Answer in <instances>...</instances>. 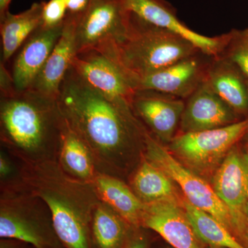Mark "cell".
<instances>
[{"mask_svg":"<svg viewBox=\"0 0 248 248\" xmlns=\"http://www.w3.org/2000/svg\"><path fill=\"white\" fill-rule=\"evenodd\" d=\"M58 101L70 126L89 147L98 172L122 179L130 176L143 159L147 134L131 105L107 99L71 67Z\"/></svg>","mask_w":248,"mask_h":248,"instance_id":"6da1fadb","label":"cell"},{"mask_svg":"<svg viewBox=\"0 0 248 248\" xmlns=\"http://www.w3.org/2000/svg\"><path fill=\"white\" fill-rule=\"evenodd\" d=\"M65 122L58 99L31 89L0 94L1 148L22 164L56 162Z\"/></svg>","mask_w":248,"mask_h":248,"instance_id":"7a4b0ae2","label":"cell"},{"mask_svg":"<svg viewBox=\"0 0 248 248\" xmlns=\"http://www.w3.org/2000/svg\"><path fill=\"white\" fill-rule=\"evenodd\" d=\"M22 174L28 190L48 205L63 248H93L91 223L100 200L93 184L69 177L55 161L23 164Z\"/></svg>","mask_w":248,"mask_h":248,"instance_id":"3957f363","label":"cell"},{"mask_svg":"<svg viewBox=\"0 0 248 248\" xmlns=\"http://www.w3.org/2000/svg\"><path fill=\"white\" fill-rule=\"evenodd\" d=\"M128 14V29L122 38L106 41L93 49L120 67L135 89L140 78L200 53L182 36Z\"/></svg>","mask_w":248,"mask_h":248,"instance_id":"277c9868","label":"cell"},{"mask_svg":"<svg viewBox=\"0 0 248 248\" xmlns=\"http://www.w3.org/2000/svg\"><path fill=\"white\" fill-rule=\"evenodd\" d=\"M20 240L35 248H63L48 205L25 185L0 190V239Z\"/></svg>","mask_w":248,"mask_h":248,"instance_id":"5b68a950","label":"cell"},{"mask_svg":"<svg viewBox=\"0 0 248 248\" xmlns=\"http://www.w3.org/2000/svg\"><path fill=\"white\" fill-rule=\"evenodd\" d=\"M248 118L222 128L180 133L168 149L198 175L215 172L232 148L247 135Z\"/></svg>","mask_w":248,"mask_h":248,"instance_id":"8992f818","label":"cell"},{"mask_svg":"<svg viewBox=\"0 0 248 248\" xmlns=\"http://www.w3.org/2000/svg\"><path fill=\"white\" fill-rule=\"evenodd\" d=\"M143 157L166 172L195 208L216 218L236 236L234 221L213 186L174 157L168 148L147 132Z\"/></svg>","mask_w":248,"mask_h":248,"instance_id":"52a82bcc","label":"cell"},{"mask_svg":"<svg viewBox=\"0 0 248 248\" xmlns=\"http://www.w3.org/2000/svg\"><path fill=\"white\" fill-rule=\"evenodd\" d=\"M214 190L231 213L236 239L246 241V214L248 208V151L237 144L214 173Z\"/></svg>","mask_w":248,"mask_h":248,"instance_id":"ba28073f","label":"cell"},{"mask_svg":"<svg viewBox=\"0 0 248 248\" xmlns=\"http://www.w3.org/2000/svg\"><path fill=\"white\" fill-rule=\"evenodd\" d=\"M128 17L120 0H91L86 11L76 16L77 53L122 38L128 29Z\"/></svg>","mask_w":248,"mask_h":248,"instance_id":"9c48e42d","label":"cell"},{"mask_svg":"<svg viewBox=\"0 0 248 248\" xmlns=\"http://www.w3.org/2000/svg\"><path fill=\"white\" fill-rule=\"evenodd\" d=\"M71 67L85 83L107 99L131 105L136 91L131 80L100 52L89 49L77 53Z\"/></svg>","mask_w":248,"mask_h":248,"instance_id":"30bf717a","label":"cell"},{"mask_svg":"<svg viewBox=\"0 0 248 248\" xmlns=\"http://www.w3.org/2000/svg\"><path fill=\"white\" fill-rule=\"evenodd\" d=\"M185 103L184 99L166 93L137 90L131 107L147 132L163 144H169L180 128Z\"/></svg>","mask_w":248,"mask_h":248,"instance_id":"8fae6325","label":"cell"},{"mask_svg":"<svg viewBox=\"0 0 248 248\" xmlns=\"http://www.w3.org/2000/svg\"><path fill=\"white\" fill-rule=\"evenodd\" d=\"M120 1L125 11L135 15L145 22L182 36L208 56H219L226 46L228 34L210 37L191 30L178 19L175 10L166 0Z\"/></svg>","mask_w":248,"mask_h":248,"instance_id":"7c38bea8","label":"cell"},{"mask_svg":"<svg viewBox=\"0 0 248 248\" xmlns=\"http://www.w3.org/2000/svg\"><path fill=\"white\" fill-rule=\"evenodd\" d=\"M212 58L200 52L140 78L135 89L158 91L186 100L203 84Z\"/></svg>","mask_w":248,"mask_h":248,"instance_id":"4fadbf2b","label":"cell"},{"mask_svg":"<svg viewBox=\"0 0 248 248\" xmlns=\"http://www.w3.org/2000/svg\"><path fill=\"white\" fill-rule=\"evenodd\" d=\"M182 202L163 200L144 203L140 226L157 233L174 248H203Z\"/></svg>","mask_w":248,"mask_h":248,"instance_id":"5bb4252c","label":"cell"},{"mask_svg":"<svg viewBox=\"0 0 248 248\" xmlns=\"http://www.w3.org/2000/svg\"><path fill=\"white\" fill-rule=\"evenodd\" d=\"M63 29V24L54 28L41 25L18 49L10 72L16 91L31 89L62 35Z\"/></svg>","mask_w":248,"mask_h":248,"instance_id":"9a60e30c","label":"cell"},{"mask_svg":"<svg viewBox=\"0 0 248 248\" xmlns=\"http://www.w3.org/2000/svg\"><path fill=\"white\" fill-rule=\"evenodd\" d=\"M241 120L239 115L203 83L186 99L179 128L181 133H194L222 128Z\"/></svg>","mask_w":248,"mask_h":248,"instance_id":"2e32d148","label":"cell"},{"mask_svg":"<svg viewBox=\"0 0 248 248\" xmlns=\"http://www.w3.org/2000/svg\"><path fill=\"white\" fill-rule=\"evenodd\" d=\"M76 16L67 14L62 35L31 90L58 99L60 86L77 53Z\"/></svg>","mask_w":248,"mask_h":248,"instance_id":"e0dca14e","label":"cell"},{"mask_svg":"<svg viewBox=\"0 0 248 248\" xmlns=\"http://www.w3.org/2000/svg\"><path fill=\"white\" fill-rule=\"evenodd\" d=\"M203 83L240 117L248 115V79L229 60L213 57Z\"/></svg>","mask_w":248,"mask_h":248,"instance_id":"ac0fdd59","label":"cell"},{"mask_svg":"<svg viewBox=\"0 0 248 248\" xmlns=\"http://www.w3.org/2000/svg\"><path fill=\"white\" fill-rule=\"evenodd\" d=\"M92 184L101 202L109 205L130 226L141 227L144 203L134 193L128 183L120 178L98 172Z\"/></svg>","mask_w":248,"mask_h":248,"instance_id":"d6986e66","label":"cell"},{"mask_svg":"<svg viewBox=\"0 0 248 248\" xmlns=\"http://www.w3.org/2000/svg\"><path fill=\"white\" fill-rule=\"evenodd\" d=\"M56 162L67 175L81 182L92 184L99 172L89 147L66 120Z\"/></svg>","mask_w":248,"mask_h":248,"instance_id":"ffe728a7","label":"cell"},{"mask_svg":"<svg viewBox=\"0 0 248 248\" xmlns=\"http://www.w3.org/2000/svg\"><path fill=\"white\" fill-rule=\"evenodd\" d=\"M128 184L143 203L179 199L177 184L162 170L144 157L129 176Z\"/></svg>","mask_w":248,"mask_h":248,"instance_id":"44dd1931","label":"cell"},{"mask_svg":"<svg viewBox=\"0 0 248 248\" xmlns=\"http://www.w3.org/2000/svg\"><path fill=\"white\" fill-rule=\"evenodd\" d=\"M43 6L44 1L34 3L24 12L12 14L9 11L0 19L3 63L6 64L31 34L42 25Z\"/></svg>","mask_w":248,"mask_h":248,"instance_id":"7402d4cb","label":"cell"},{"mask_svg":"<svg viewBox=\"0 0 248 248\" xmlns=\"http://www.w3.org/2000/svg\"><path fill=\"white\" fill-rule=\"evenodd\" d=\"M135 229L100 201L93 212L91 223L93 248H125Z\"/></svg>","mask_w":248,"mask_h":248,"instance_id":"603a6c76","label":"cell"},{"mask_svg":"<svg viewBox=\"0 0 248 248\" xmlns=\"http://www.w3.org/2000/svg\"><path fill=\"white\" fill-rule=\"evenodd\" d=\"M182 205L201 241L218 248H247L226 226L210 214L195 208L186 200H183Z\"/></svg>","mask_w":248,"mask_h":248,"instance_id":"cb8c5ba5","label":"cell"},{"mask_svg":"<svg viewBox=\"0 0 248 248\" xmlns=\"http://www.w3.org/2000/svg\"><path fill=\"white\" fill-rule=\"evenodd\" d=\"M219 56L231 62L248 80V29L228 32L226 45Z\"/></svg>","mask_w":248,"mask_h":248,"instance_id":"d4e9b609","label":"cell"},{"mask_svg":"<svg viewBox=\"0 0 248 248\" xmlns=\"http://www.w3.org/2000/svg\"><path fill=\"white\" fill-rule=\"evenodd\" d=\"M23 164L4 149L0 150V190H14L24 186Z\"/></svg>","mask_w":248,"mask_h":248,"instance_id":"484cf974","label":"cell"},{"mask_svg":"<svg viewBox=\"0 0 248 248\" xmlns=\"http://www.w3.org/2000/svg\"><path fill=\"white\" fill-rule=\"evenodd\" d=\"M67 14L68 10L64 0L44 1L42 26L46 28L59 27L64 22Z\"/></svg>","mask_w":248,"mask_h":248,"instance_id":"4316f807","label":"cell"},{"mask_svg":"<svg viewBox=\"0 0 248 248\" xmlns=\"http://www.w3.org/2000/svg\"><path fill=\"white\" fill-rule=\"evenodd\" d=\"M141 227L135 228L125 248H149L148 239L141 232Z\"/></svg>","mask_w":248,"mask_h":248,"instance_id":"83f0119b","label":"cell"},{"mask_svg":"<svg viewBox=\"0 0 248 248\" xmlns=\"http://www.w3.org/2000/svg\"><path fill=\"white\" fill-rule=\"evenodd\" d=\"M68 14L80 15L84 13L91 2V0H64Z\"/></svg>","mask_w":248,"mask_h":248,"instance_id":"f1b7e54d","label":"cell"},{"mask_svg":"<svg viewBox=\"0 0 248 248\" xmlns=\"http://www.w3.org/2000/svg\"><path fill=\"white\" fill-rule=\"evenodd\" d=\"M0 248H35L31 245L15 239H0Z\"/></svg>","mask_w":248,"mask_h":248,"instance_id":"f546056e","label":"cell"},{"mask_svg":"<svg viewBox=\"0 0 248 248\" xmlns=\"http://www.w3.org/2000/svg\"><path fill=\"white\" fill-rule=\"evenodd\" d=\"M11 1V0H0V19L9 12Z\"/></svg>","mask_w":248,"mask_h":248,"instance_id":"4dcf8cb0","label":"cell"},{"mask_svg":"<svg viewBox=\"0 0 248 248\" xmlns=\"http://www.w3.org/2000/svg\"><path fill=\"white\" fill-rule=\"evenodd\" d=\"M246 241H247L248 244V208L246 214Z\"/></svg>","mask_w":248,"mask_h":248,"instance_id":"1f68e13d","label":"cell"},{"mask_svg":"<svg viewBox=\"0 0 248 248\" xmlns=\"http://www.w3.org/2000/svg\"><path fill=\"white\" fill-rule=\"evenodd\" d=\"M247 135H248V133H247Z\"/></svg>","mask_w":248,"mask_h":248,"instance_id":"d6a6232c","label":"cell"}]
</instances>
